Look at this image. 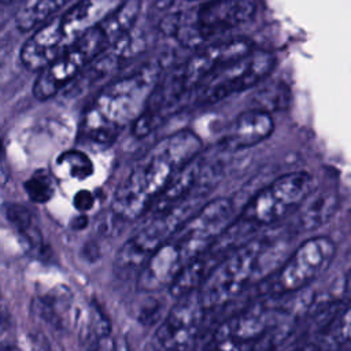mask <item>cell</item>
<instances>
[{
    "label": "cell",
    "mask_w": 351,
    "mask_h": 351,
    "mask_svg": "<svg viewBox=\"0 0 351 351\" xmlns=\"http://www.w3.org/2000/svg\"><path fill=\"white\" fill-rule=\"evenodd\" d=\"M232 214L233 204L228 197L200 206L145 263L137 276V288L147 292L170 288L178 274L223 233L233 221Z\"/></svg>",
    "instance_id": "obj_2"
},
{
    "label": "cell",
    "mask_w": 351,
    "mask_h": 351,
    "mask_svg": "<svg viewBox=\"0 0 351 351\" xmlns=\"http://www.w3.org/2000/svg\"><path fill=\"white\" fill-rule=\"evenodd\" d=\"M5 217L26 248L36 255H45V244L41 229L33 213L18 203H8L4 208Z\"/></svg>",
    "instance_id": "obj_16"
},
{
    "label": "cell",
    "mask_w": 351,
    "mask_h": 351,
    "mask_svg": "<svg viewBox=\"0 0 351 351\" xmlns=\"http://www.w3.org/2000/svg\"><path fill=\"white\" fill-rule=\"evenodd\" d=\"M276 63L273 53L252 49L207 75L192 92L191 103L210 106L230 95L250 89L267 77Z\"/></svg>",
    "instance_id": "obj_9"
},
{
    "label": "cell",
    "mask_w": 351,
    "mask_h": 351,
    "mask_svg": "<svg viewBox=\"0 0 351 351\" xmlns=\"http://www.w3.org/2000/svg\"><path fill=\"white\" fill-rule=\"evenodd\" d=\"M274 322L273 302H255L223 321L200 351H251Z\"/></svg>",
    "instance_id": "obj_10"
},
{
    "label": "cell",
    "mask_w": 351,
    "mask_h": 351,
    "mask_svg": "<svg viewBox=\"0 0 351 351\" xmlns=\"http://www.w3.org/2000/svg\"><path fill=\"white\" fill-rule=\"evenodd\" d=\"M293 351H336L329 343H308L295 348Z\"/></svg>",
    "instance_id": "obj_23"
},
{
    "label": "cell",
    "mask_w": 351,
    "mask_h": 351,
    "mask_svg": "<svg viewBox=\"0 0 351 351\" xmlns=\"http://www.w3.org/2000/svg\"><path fill=\"white\" fill-rule=\"evenodd\" d=\"M23 189L32 202L43 204L53 197L56 188L52 176L44 169H38L23 182Z\"/></svg>",
    "instance_id": "obj_20"
},
{
    "label": "cell",
    "mask_w": 351,
    "mask_h": 351,
    "mask_svg": "<svg viewBox=\"0 0 351 351\" xmlns=\"http://www.w3.org/2000/svg\"><path fill=\"white\" fill-rule=\"evenodd\" d=\"M95 200H96V197H95V195L92 193V191H89V189H81V191H78V192L74 195V197H73V206H74V208H75L77 211L85 214V213H88L89 210L93 208Z\"/></svg>",
    "instance_id": "obj_22"
},
{
    "label": "cell",
    "mask_w": 351,
    "mask_h": 351,
    "mask_svg": "<svg viewBox=\"0 0 351 351\" xmlns=\"http://www.w3.org/2000/svg\"><path fill=\"white\" fill-rule=\"evenodd\" d=\"M86 225H88V218H86V215L82 214V213H81L80 215H77V218H74V219L71 221V228H73V229H77V230L84 229Z\"/></svg>",
    "instance_id": "obj_24"
},
{
    "label": "cell",
    "mask_w": 351,
    "mask_h": 351,
    "mask_svg": "<svg viewBox=\"0 0 351 351\" xmlns=\"http://www.w3.org/2000/svg\"><path fill=\"white\" fill-rule=\"evenodd\" d=\"M314 188V178L307 171H291L280 176L259 192L239 215L255 230L273 225L296 211Z\"/></svg>",
    "instance_id": "obj_8"
},
{
    "label": "cell",
    "mask_w": 351,
    "mask_h": 351,
    "mask_svg": "<svg viewBox=\"0 0 351 351\" xmlns=\"http://www.w3.org/2000/svg\"><path fill=\"white\" fill-rule=\"evenodd\" d=\"M202 197H193L163 213L149 214L147 222L122 244L115 256V271L130 276L141 271L152 255L200 206Z\"/></svg>",
    "instance_id": "obj_7"
},
{
    "label": "cell",
    "mask_w": 351,
    "mask_h": 351,
    "mask_svg": "<svg viewBox=\"0 0 351 351\" xmlns=\"http://www.w3.org/2000/svg\"><path fill=\"white\" fill-rule=\"evenodd\" d=\"M71 0H25L15 14V25L21 32L40 27Z\"/></svg>",
    "instance_id": "obj_17"
},
{
    "label": "cell",
    "mask_w": 351,
    "mask_h": 351,
    "mask_svg": "<svg viewBox=\"0 0 351 351\" xmlns=\"http://www.w3.org/2000/svg\"><path fill=\"white\" fill-rule=\"evenodd\" d=\"M1 351H18V348L14 347L12 344H8V346H3Z\"/></svg>",
    "instance_id": "obj_26"
},
{
    "label": "cell",
    "mask_w": 351,
    "mask_h": 351,
    "mask_svg": "<svg viewBox=\"0 0 351 351\" xmlns=\"http://www.w3.org/2000/svg\"><path fill=\"white\" fill-rule=\"evenodd\" d=\"M199 289L177 298L154 333L155 351H188L193 344L206 315Z\"/></svg>",
    "instance_id": "obj_12"
},
{
    "label": "cell",
    "mask_w": 351,
    "mask_h": 351,
    "mask_svg": "<svg viewBox=\"0 0 351 351\" xmlns=\"http://www.w3.org/2000/svg\"><path fill=\"white\" fill-rule=\"evenodd\" d=\"M258 103L261 110L269 111L267 107L281 108L289 100L287 86H266L265 90H261L258 95Z\"/></svg>",
    "instance_id": "obj_21"
},
{
    "label": "cell",
    "mask_w": 351,
    "mask_h": 351,
    "mask_svg": "<svg viewBox=\"0 0 351 351\" xmlns=\"http://www.w3.org/2000/svg\"><path fill=\"white\" fill-rule=\"evenodd\" d=\"M337 206L339 200L335 192H311L296 210V226L300 230L317 229L335 215Z\"/></svg>",
    "instance_id": "obj_15"
},
{
    "label": "cell",
    "mask_w": 351,
    "mask_h": 351,
    "mask_svg": "<svg viewBox=\"0 0 351 351\" xmlns=\"http://www.w3.org/2000/svg\"><path fill=\"white\" fill-rule=\"evenodd\" d=\"M256 11V0H207L195 12L192 27L196 41L210 40L247 21Z\"/></svg>",
    "instance_id": "obj_13"
},
{
    "label": "cell",
    "mask_w": 351,
    "mask_h": 351,
    "mask_svg": "<svg viewBox=\"0 0 351 351\" xmlns=\"http://www.w3.org/2000/svg\"><path fill=\"white\" fill-rule=\"evenodd\" d=\"M336 254V245L329 237L318 236L303 241L276 273L273 291L295 292L304 288L324 273Z\"/></svg>",
    "instance_id": "obj_11"
},
{
    "label": "cell",
    "mask_w": 351,
    "mask_h": 351,
    "mask_svg": "<svg viewBox=\"0 0 351 351\" xmlns=\"http://www.w3.org/2000/svg\"><path fill=\"white\" fill-rule=\"evenodd\" d=\"M125 0H77L53 15L25 41L21 62L32 71H41L74 41L101 23Z\"/></svg>",
    "instance_id": "obj_5"
},
{
    "label": "cell",
    "mask_w": 351,
    "mask_h": 351,
    "mask_svg": "<svg viewBox=\"0 0 351 351\" xmlns=\"http://www.w3.org/2000/svg\"><path fill=\"white\" fill-rule=\"evenodd\" d=\"M329 344L336 348H351V304L335 314L325 326Z\"/></svg>",
    "instance_id": "obj_19"
},
{
    "label": "cell",
    "mask_w": 351,
    "mask_h": 351,
    "mask_svg": "<svg viewBox=\"0 0 351 351\" xmlns=\"http://www.w3.org/2000/svg\"><path fill=\"white\" fill-rule=\"evenodd\" d=\"M184 1H189L191 3V1H199V0H184Z\"/></svg>",
    "instance_id": "obj_27"
},
{
    "label": "cell",
    "mask_w": 351,
    "mask_h": 351,
    "mask_svg": "<svg viewBox=\"0 0 351 351\" xmlns=\"http://www.w3.org/2000/svg\"><path fill=\"white\" fill-rule=\"evenodd\" d=\"M140 10V0H125L101 23L74 41L40 71L33 85L34 97L48 100L81 77L104 51L129 36Z\"/></svg>",
    "instance_id": "obj_3"
},
{
    "label": "cell",
    "mask_w": 351,
    "mask_h": 351,
    "mask_svg": "<svg viewBox=\"0 0 351 351\" xmlns=\"http://www.w3.org/2000/svg\"><path fill=\"white\" fill-rule=\"evenodd\" d=\"M55 166L60 174L77 181H84L93 174V163L90 158L80 149L62 152L56 158Z\"/></svg>",
    "instance_id": "obj_18"
},
{
    "label": "cell",
    "mask_w": 351,
    "mask_h": 351,
    "mask_svg": "<svg viewBox=\"0 0 351 351\" xmlns=\"http://www.w3.org/2000/svg\"><path fill=\"white\" fill-rule=\"evenodd\" d=\"M274 130V121L269 111L261 108L239 114L228 126L218 147L221 151H240L266 140Z\"/></svg>",
    "instance_id": "obj_14"
},
{
    "label": "cell",
    "mask_w": 351,
    "mask_h": 351,
    "mask_svg": "<svg viewBox=\"0 0 351 351\" xmlns=\"http://www.w3.org/2000/svg\"><path fill=\"white\" fill-rule=\"evenodd\" d=\"M160 75V66L148 64L103 88L82 117V136L99 145L111 144L143 112Z\"/></svg>",
    "instance_id": "obj_4"
},
{
    "label": "cell",
    "mask_w": 351,
    "mask_h": 351,
    "mask_svg": "<svg viewBox=\"0 0 351 351\" xmlns=\"http://www.w3.org/2000/svg\"><path fill=\"white\" fill-rule=\"evenodd\" d=\"M202 151L200 137L188 129L152 145L132 167L111 202L115 217L133 221L147 214L170 181Z\"/></svg>",
    "instance_id": "obj_1"
},
{
    "label": "cell",
    "mask_w": 351,
    "mask_h": 351,
    "mask_svg": "<svg viewBox=\"0 0 351 351\" xmlns=\"http://www.w3.org/2000/svg\"><path fill=\"white\" fill-rule=\"evenodd\" d=\"M344 291H346V296L348 300H351V270L348 271L347 277H346V284H344Z\"/></svg>",
    "instance_id": "obj_25"
},
{
    "label": "cell",
    "mask_w": 351,
    "mask_h": 351,
    "mask_svg": "<svg viewBox=\"0 0 351 351\" xmlns=\"http://www.w3.org/2000/svg\"><path fill=\"white\" fill-rule=\"evenodd\" d=\"M269 241L263 237H254L225 255L200 284L199 293L206 310H214L228 304L239 296L254 277L263 270Z\"/></svg>",
    "instance_id": "obj_6"
}]
</instances>
